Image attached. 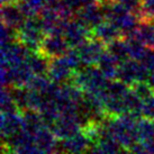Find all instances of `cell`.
<instances>
[{
  "instance_id": "cell-1",
  "label": "cell",
  "mask_w": 154,
  "mask_h": 154,
  "mask_svg": "<svg viewBox=\"0 0 154 154\" xmlns=\"http://www.w3.org/2000/svg\"><path fill=\"white\" fill-rule=\"evenodd\" d=\"M46 36L42 27L38 15L26 18L25 23L17 30V39L29 48L32 52H37Z\"/></svg>"
},
{
  "instance_id": "cell-2",
  "label": "cell",
  "mask_w": 154,
  "mask_h": 154,
  "mask_svg": "<svg viewBox=\"0 0 154 154\" xmlns=\"http://www.w3.org/2000/svg\"><path fill=\"white\" fill-rule=\"evenodd\" d=\"M33 52L19 41L1 46V66H14L28 60Z\"/></svg>"
},
{
  "instance_id": "cell-3",
  "label": "cell",
  "mask_w": 154,
  "mask_h": 154,
  "mask_svg": "<svg viewBox=\"0 0 154 154\" xmlns=\"http://www.w3.org/2000/svg\"><path fill=\"white\" fill-rule=\"evenodd\" d=\"M69 48H70V45L63 35L46 34L38 51L47 56L48 59H54V57L65 55Z\"/></svg>"
},
{
  "instance_id": "cell-4",
  "label": "cell",
  "mask_w": 154,
  "mask_h": 154,
  "mask_svg": "<svg viewBox=\"0 0 154 154\" xmlns=\"http://www.w3.org/2000/svg\"><path fill=\"white\" fill-rule=\"evenodd\" d=\"M63 36L70 47H79L89 38H91V30L73 17L65 26Z\"/></svg>"
},
{
  "instance_id": "cell-5",
  "label": "cell",
  "mask_w": 154,
  "mask_h": 154,
  "mask_svg": "<svg viewBox=\"0 0 154 154\" xmlns=\"http://www.w3.org/2000/svg\"><path fill=\"white\" fill-rule=\"evenodd\" d=\"M75 48H78V51L80 53L82 62L87 65H92L98 63L99 59L107 50V45L99 39L91 37L82 45Z\"/></svg>"
},
{
  "instance_id": "cell-6",
  "label": "cell",
  "mask_w": 154,
  "mask_h": 154,
  "mask_svg": "<svg viewBox=\"0 0 154 154\" xmlns=\"http://www.w3.org/2000/svg\"><path fill=\"white\" fill-rule=\"evenodd\" d=\"M73 72L74 71L69 65L64 56H59V57L51 59V61H50L47 77L53 82L64 83V82L71 81Z\"/></svg>"
},
{
  "instance_id": "cell-7",
  "label": "cell",
  "mask_w": 154,
  "mask_h": 154,
  "mask_svg": "<svg viewBox=\"0 0 154 154\" xmlns=\"http://www.w3.org/2000/svg\"><path fill=\"white\" fill-rule=\"evenodd\" d=\"M91 147V142L86 134L80 132L65 140H59L56 145L55 152H70V153H80V152H89Z\"/></svg>"
},
{
  "instance_id": "cell-8",
  "label": "cell",
  "mask_w": 154,
  "mask_h": 154,
  "mask_svg": "<svg viewBox=\"0 0 154 154\" xmlns=\"http://www.w3.org/2000/svg\"><path fill=\"white\" fill-rule=\"evenodd\" d=\"M74 18L90 30L99 25L100 23H103V20H106L100 2L80 8L74 14Z\"/></svg>"
},
{
  "instance_id": "cell-9",
  "label": "cell",
  "mask_w": 154,
  "mask_h": 154,
  "mask_svg": "<svg viewBox=\"0 0 154 154\" xmlns=\"http://www.w3.org/2000/svg\"><path fill=\"white\" fill-rule=\"evenodd\" d=\"M26 17L19 7L18 0L2 4L1 7V22L2 24L15 29H19L25 23Z\"/></svg>"
},
{
  "instance_id": "cell-10",
  "label": "cell",
  "mask_w": 154,
  "mask_h": 154,
  "mask_svg": "<svg viewBox=\"0 0 154 154\" xmlns=\"http://www.w3.org/2000/svg\"><path fill=\"white\" fill-rule=\"evenodd\" d=\"M59 138L50 127L43 126L35 134V144L39 153H53L56 150Z\"/></svg>"
},
{
  "instance_id": "cell-11",
  "label": "cell",
  "mask_w": 154,
  "mask_h": 154,
  "mask_svg": "<svg viewBox=\"0 0 154 154\" xmlns=\"http://www.w3.org/2000/svg\"><path fill=\"white\" fill-rule=\"evenodd\" d=\"M23 128V115L20 111L2 114L1 112V138L2 141L16 134Z\"/></svg>"
},
{
  "instance_id": "cell-12",
  "label": "cell",
  "mask_w": 154,
  "mask_h": 154,
  "mask_svg": "<svg viewBox=\"0 0 154 154\" xmlns=\"http://www.w3.org/2000/svg\"><path fill=\"white\" fill-rule=\"evenodd\" d=\"M91 37L99 39L107 45L114 39L122 37V33L118 29V27L114 25L111 22L103 20V23H100L99 25L91 29Z\"/></svg>"
},
{
  "instance_id": "cell-13",
  "label": "cell",
  "mask_w": 154,
  "mask_h": 154,
  "mask_svg": "<svg viewBox=\"0 0 154 154\" xmlns=\"http://www.w3.org/2000/svg\"><path fill=\"white\" fill-rule=\"evenodd\" d=\"M138 66H140V62L134 59H128L120 62L118 66V72H117V79L132 88L137 82Z\"/></svg>"
},
{
  "instance_id": "cell-14",
  "label": "cell",
  "mask_w": 154,
  "mask_h": 154,
  "mask_svg": "<svg viewBox=\"0 0 154 154\" xmlns=\"http://www.w3.org/2000/svg\"><path fill=\"white\" fill-rule=\"evenodd\" d=\"M119 63H120L119 61L117 60L116 57H114L106 50V52L99 59L97 66L100 69V71L103 73V75L107 78V79L114 80V79H117V72H118Z\"/></svg>"
},
{
  "instance_id": "cell-15",
  "label": "cell",
  "mask_w": 154,
  "mask_h": 154,
  "mask_svg": "<svg viewBox=\"0 0 154 154\" xmlns=\"http://www.w3.org/2000/svg\"><path fill=\"white\" fill-rule=\"evenodd\" d=\"M50 61H51V59H48L47 56H45L39 51H37L33 52L26 62L29 65L30 70L33 71L35 75H47Z\"/></svg>"
},
{
  "instance_id": "cell-16",
  "label": "cell",
  "mask_w": 154,
  "mask_h": 154,
  "mask_svg": "<svg viewBox=\"0 0 154 154\" xmlns=\"http://www.w3.org/2000/svg\"><path fill=\"white\" fill-rule=\"evenodd\" d=\"M23 115V129L35 135L39 128L44 126L41 114L34 109H26L22 112Z\"/></svg>"
},
{
  "instance_id": "cell-17",
  "label": "cell",
  "mask_w": 154,
  "mask_h": 154,
  "mask_svg": "<svg viewBox=\"0 0 154 154\" xmlns=\"http://www.w3.org/2000/svg\"><path fill=\"white\" fill-rule=\"evenodd\" d=\"M11 69V78H13V86L26 87L29 80L33 78L34 73L30 70L27 62L20 63V64L10 66Z\"/></svg>"
},
{
  "instance_id": "cell-18",
  "label": "cell",
  "mask_w": 154,
  "mask_h": 154,
  "mask_svg": "<svg viewBox=\"0 0 154 154\" xmlns=\"http://www.w3.org/2000/svg\"><path fill=\"white\" fill-rule=\"evenodd\" d=\"M138 141L145 146L154 143V120L142 117L137 120Z\"/></svg>"
},
{
  "instance_id": "cell-19",
  "label": "cell",
  "mask_w": 154,
  "mask_h": 154,
  "mask_svg": "<svg viewBox=\"0 0 154 154\" xmlns=\"http://www.w3.org/2000/svg\"><path fill=\"white\" fill-rule=\"evenodd\" d=\"M107 51L119 62H123V61L131 59L128 43H127L126 38L123 37V36L119 37V38L114 39L112 42L107 44Z\"/></svg>"
},
{
  "instance_id": "cell-20",
  "label": "cell",
  "mask_w": 154,
  "mask_h": 154,
  "mask_svg": "<svg viewBox=\"0 0 154 154\" xmlns=\"http://www.w3.org/2000/svg\"><path fill=\"white\" fill-rule=\"evenodd\" d=\"M9 92L11 94L13 99L17 105L18 109L20 112L25 111L26 109H29L28 107V99H29V90L26 87H17V86H10L7 87Z\"/></svg>"
},
{
  "instance_id": "cell-21",
  "label": "cell",
  "mask_w": 154,
  "mask_h": 154,
  "mask_svg": "<svg viewBox=\"0 0 154 154\" xmlns=\"http://www.w3.org/2000/svg\"><path fill=\"white\" fill-rule=\"evenodd\" d=\"M136 34L145 46L154 48V20L153 22H140Z\"/></svg>"
},
{
  "instance_id": "cell-22",
  "label": "cell",
  "mask_w": 154,
  "mask_h": 154,
  "mask_svg": "<svg viewBox=\"0 0 154 154\" xmlns=\"http://www.w3.org/2000/svg\"><path fill=\"white\" fill-rule=\"evenodd\" d=\"M0 103H1V112L2 114H10V112L19 111L15 100L13 99L11 94L9 92L8 88H2V90H1Z\"/></svg>"
},
{
  "instance_id": "cell-23",
  "label": "cell",
  "mask_w": 154,
  "mask_h": 154,
  "mask_svg": "<svg viewBox=\"0 0 154 154\" xmlns=\"http://www.w3.org/2000/svg\"><path fill=\"white\" fill-rule=\"evenodd\" d=\"M140 22H153L154 20V0H142L141 9L137 15Z\"/></svg>"
},
{
  "instance_id": "cell-24",
  "label": "cell",
  "mask_w": 154,
  "mask_h": 154,
  "mask_svg": "<svg viewBox=\"0 0 154 154\" xmlns=\"http://www.w3.org/2000/svg\"><path fill=\"white\" fill-rule=\"evenodd\" d=\"M50 78L47 75H33V78L27 83L26 88L29 90H34V91H38V92H43L46 89V87L50 85Z\"/></svg>"
},
{
  "instance_id": "cell-25",
  "label": "cell",
  "mask_w": 154,
  "mask_h": 154,
  "mask_svg": "<svg viewBox=\"0 0 154 154\" xmlns=\"http://www.w3.org/2000/svg\"><path fill=\"white\" fill-rule=\"evenodd\" d=\"M132 89L136 92V94L142 100H144V99L151 97L152 94H154V89L145 81H137L132 87Z\"/></svg>"
},
{
  "instance_id": "cell-26",
  "label": "cell",
  "mask_w": 154,
  "mask_h": 154,
  "mask_svg": "<svg viewBox=\"0 0 154 154\" xmlns=\"http://www.w3.org/2000/svg\"><path fill=\"white\" fill-rule=\"evenodd\" d=\"M143 117L154 120V94L143 100Z\"/></svg>"
},
{
  "instance_id": "cell-27",
  "label": "cell",
  "mask_w": 154,
  "mask_h": 154,
  "mask_svg": "<svg viewBox=\"0 0 154 154\" xmlns=\"http://www.w3.org/2000/svg\"><path fill=\"white\" fill-rule=\"evenodd\" d=\"M118 1L122 2L125 7H127L133 14H135L136 16L138 15L140 9H141L142 0H118Z\"/></svg>"
},
{
  "instance_id": "cell-28",
  "label": "cell",
  "mask_w": 154,
  "mask_h": 154,
  "mask_svg": "<svg viewBox=\"0 0 154 154\" xmlns=\"http://www.w3.org/2000/svg\"><path fill=\"white\" fill-rule=\"evenodd\" d=\"M23 1L28 5L30 8L35 11V14H37V15L46 6V0H23Z\"/></svg>"
},
{
  "instance_id": "cell-29",
  "label": "cell",
  "mask_w": 154,
  "mask_h": 154,
  "mask_svg": "<svg viewBox=\"0 0 154 154\" xmlns=\"http://www.w3.org/2000/svg\"><path fill=\"white\" fill-rule=\"evenodd\" d=\"M100 2V0H80V5L82 7H88V6H91V5L98 4Z\"/></svg>"
},
{
  "instance_id": "cell-30",
  "label": "cell",
  "mask_w": 154,
  "mask_h": 154,
  "mask_svg": "<svg viewBox=\"0 0 154 154\" xmlns=\"http://www.w3.org/2000/svg\"><path fill=\"white\" fill-rule=\"evenodd\" d=\"M10 1H15V0H1L2 4H6V2H10Z\"/></svg>"
},
{
  "instance_id": "cell-31",
  "label": "cell",
  "mask_w": 154,
  "mask_h": 154,
  "mask_svg": "<svg viewBox=\"0 0 154 154\" xmlns=\"http://www.w3.org/2000/svg\"><path fill=\"white\" fill-rule=\"evenodd\" d=\"M100 1H118V0H100Z\"/></svg>"
}]
</instances>
